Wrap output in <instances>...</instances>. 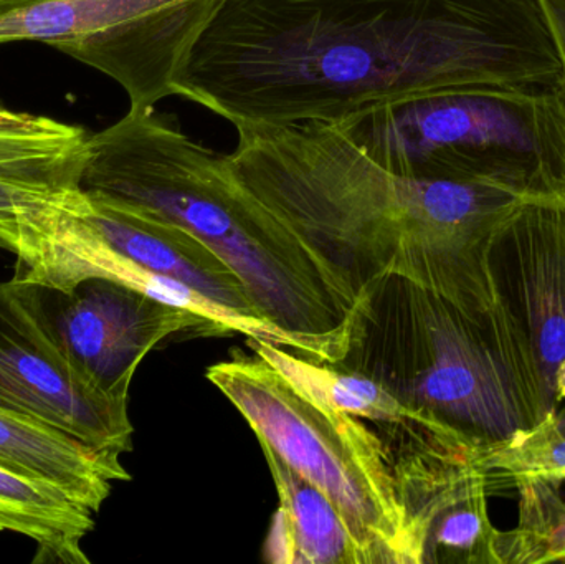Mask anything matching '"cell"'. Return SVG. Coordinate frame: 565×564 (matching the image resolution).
Segmentation results:
<instances>
[{"instance_id":"1","label":"cell","mask_w":565,"mask_h":564,"mask_svg":"<svg viewBox=\"0 0 565 564\" xmlns=\"http://www.w3.org/2000/svg\"><path fill=\"white\" fill-rule=\"evenodd\" d=\"M563 86L540 0H227L181 98L234 126L342 121L440 89Z\"/></svg>"},{"instance_id":"2","label":"cell","mask_w":565,"mask_h":564,"mask_svg":"<svg viewBox=\"0 0 565 564\" xmlns=\"http://www.w3.org/2000/svg\"><path fill=\"white\" fill-rule=\"evenodd\" d=\"M235 128L232 172L319 258L351 307L385 274L465 307L497 301L484 248L498 222L526 198L395 174L331 123Z\"/></svg>"},{"instance_id":"3","label":"cell","mask_w":565,"mask_h":564,"mask_svg":"<svg viewBox=\"0 0 565 564\" xmlns=\"http://www.w3.org/2000/svg\"><path fill=\"white\" fill-rule=\"evenodd\" d=\"M82 188L178 222L234 268L260 317L295 341L296 353L341 360L348 298L298 235L238 181L227 156L189 138L174 115L129 108L93 132Z\"/></svg>"},{"instance_id":"4","label":"cell","mask_w":565,"mask_h":564,"mask_svg":"<svg viewBox=\"0 0 565 564\" xmlns=\"http://www.w3.org/2000/svg\"><path fill=\"white\" fill-rule=\"evenodd\" d=\"M334 364L480 449L544 419L536 374L498 301L465 307L404 275L362 288Z\"/></svg>"},{"instance_id":"5","label":"cell","mask_w":565,"mask_h":564,"mask_svg":"<svg viewBox=\"0 0 565 564\" xmlns=\"http://www.w3.org/2000/svg\"><path fill=\"white\" fill-rule=\"evenodd\" d=\"M334 125L395 174L565 199L564 86L440 89Z\"/></svg>"},{"instance_id":"6","label":"cell","mask_w":565,"mask_h":564,"mask_svg":"<svg viewBox=\"0 0 565 564\" xmlns=\"http://www.w3.org/2000/svg\"><path fill=\"white\" fill-rule=\"evenodd\" d=\"M207 380L244 416L262 447L326 493L388 563L408 564L387 447L365 421L322 403L258 354L214 364Z\"/></svg>"},{"instance_id":"7","label":"cell","mask_w":565,"mask_h":564,"mask_svg":"<svg viewBox=\"0 0 565 564\" xmlns=\"http://www.w3.org/2000/svg\"><path fill=\"white\" fill-rule=\"evenodd\" d=\"M227 0H43L0 19V43L42 42L105 73L132 109L181 96L195 43Z\"/></svg>"},{"instance_id":"8","label":"cell","mask_w":565,"mask_h":564,"mask_svg":"<svg viewBox=\"0 0 565 564\" xmlns=\"http://www.w3.org/2000/svg\"><path fill=\"white\" fill-rule=\"evenodd\" d=\"M494 298L523 347L544 419L565 406V199L518 202L484 248Z\"/></svg>"},{"instance_id":"9","label":"cell","mask_w":565,"mask_h":564,"mask_svg":"<svg viewBox=\"0 0 565 564\" xmlns=\"http://www.w3.org/2000/svg\"><path fill=\"white\" fill-rule=\"evenodd\" d=\"M404 517L408 564H504L480 447L458 437L384 440Z\"/></svg>"},{"instance_id":"10","label":"cell","mask_w":565,"mask_h":564,"mask_svg":"<svg viewBox=\"0 0 565 564\" xmlns=\"http://www.w3.org/2000/svg\"><path fill=\"white\" fill-rule=\"evenodd\" d=\"M0 406L45 421L88 446L132 450L128 401L103 393L46 328L35 285L0 281Z\"/></svg>"},{"instance_id":"11","label":"cell","mask_w":565,"mask_h":564,"mask_svg":"<svg viewBox=\"0 0 565 564\" xmlns=\"http://www.w3.org/2000/svg\"><path fill=\"white\" fill-rule=\"evenodd\" d=\"M35 291L63 353L113 400L128 401L139 364L168 338L224 337L207 318L108 278H86L72 290L35 285Z\"/></svg>"},{"instance_id":"12","label":"cell","mask_w":565,"mask_h":564,"mask_svg":"<svg viewBox=\"0 0 565 564\" xmlns=\"http://www.w3.org/2000/svg\"><path fill=\"white\" fill-rule=\"evenodd\" d=\"M89 132L0 105V244L19 270L39 262L60 214L82 191Z\"/></svg>"},{"instance_id":"13","label":"cell","mask_w":565,"mask_h":564,"mask_svg":"<svg viewBox=\"0 0 565 564\" xmlns=\"http://www.w3.org/2000/svg\"><path fill=\"white\" fill-rule=\"evenodd\" d=\"M85 191V189H83ZM79 215L89 228L139 267L188 285L250 328L252 340L295 351L288 334L265 321L234 268L202 238L178 222L98 192L85 191Z\"/></svg>"},{"instance_id":"14","label":"cell","mask_w":565,"mask_h":564,"mask_svg":"<svg viewBox=\"0 0 565 564\" xmlns=\"http://www.w3.org/2000/svg\"><path fill=\"white\" fill-rule=\"evenodd\" d=\"M0 466L52 483L98 513L116 482L131 480L121 456L99 450L29 414L0 406Z\"/></svg>"},{"instance_id":"15","label":"cell","mask_w":565,"mask_h":564,"mask_svg":"<svg viewBox=\"0 0 565 564\" xmlns=\"http://www.w3.org/2000/svg\"><path fill=\"white\" fill-rule=\"evenodd\" d=\"M277 487L278 507L267 560L282 564H391L381 546L362 535L318 487L262 447Z\"/></svg>"},{"instance_id":"16","label":"cell","mask_w":565,"mask_h":564,"mask_svg":"<svg viewBox=\"0 0 565 564\" xmlns=\"http://www.w3.org/2000/svg\"><path fill=\"white\" fill-rule=\"evenodd\" d=\"M93 529L92 510L52 483L0 466V532L32 540L35 562L88 564L82 543Z\"/></svg>"},{"instance_id":"17","label":"cell","mask_w":565,"mask_h":564,"mask_svg":"<svg viewBox=\"0 0 565 564\" xmlns=\"http://www.w3.org/2000/svg\"><path fill=\"white\" fill-rule=\"evenodd\" d=\"M564 477L513 483L520 493L518 526L503 536L504 564L565 563Z\"/></svg>"},{"instance_id":"18","label":"cell","mask_w":565,"mask_h":564,"mask_svg":"<svg viewBox=\"0 0 565 564\" xmlns=\"http://www.w3.org/2000/svg\"><path fill=\"white\" fill-rule=\"evenodd\" d=\"M480 464L494 487H513L531 477H565V430L556 417L547 416L516 439L478 449Z\"/></svg>"},{"instance_id":"19","label":"cell","mask_w":565,"mask_h":564,"mask_svg":"<svg viewBox=\"0 0 565 564\" xmlns=\"http://www.w3.org/2000/svg\"><path fill=\"white\" fill-rule=\"evenodd\" d=\"M546 15L547 25L553 33L561 65H563V86L565 92V0H540Z\"/></svg>"},{"instance_id":"20","label":"cell","mask_w":565,"mask_h":564,"mask_svg":"<svg viewBox=\"0 0 565 564\" xmlns=\"http://www.w3.org/2000/svg\"><path fill=\"white\" fill-rule=\"evenodd\" d=\"M43 2V0H0V19L9 15L10 12L23 9V7L33 6V3Z\"/></svg>"},{"instance_id":"21","label":"cell","mask_w":565,"mask_h":564,"mask_svg":"<svg viewBox=\"0 0 565 564\" xmlns=\"http://www.w3.org/2000/svg\"><path fill=\"white\" fill-rule=\"evenodd\" d=\"M554 417H556L557 423H559V426L565 430V406Z\"/></svg>"}]
</instances>
